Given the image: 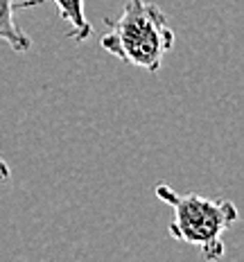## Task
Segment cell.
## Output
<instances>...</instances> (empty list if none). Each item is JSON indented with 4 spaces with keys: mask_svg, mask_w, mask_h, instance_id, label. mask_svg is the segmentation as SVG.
<instances>
[{
    "mask_svg": "<svg viewBox=\"0 0 244 262\" xmlns=\"http://www.w3.org/2000/svg\"><path fill=\"white\" fill-rule=\"evenodd\" d=\"M108 25L111 30L100 39L102 50L149 73H159L163 57L174 48V30L156 3L127 0L120 18Z\"/></svg>",
    "mask_w": 244,
    "mask_h": 262,
    "instance_id": "1",
    "label": "cell"
},
{
    "mask_svg": "<svg viewBox=\"0 0 244 262\" xmlns=\"http://www.w3.org/2000/svg\"><path fill=\"white\" fill-rule=\"evenodd\" d=\"M156 196L172 208L170 237L202 251L204 260L215 262L224 255V235L237 222V208L231 199H210L197 192L176 194L167 183L154 188Z\"/></svg>",
    "mask_w": 244,
    "mask_h": 262,
    "instance_id": "2",
    "label": "cell"
},
{
    "mask_svg": "<svg viewBox=\"0 0 244 262\" xmlns=\"http://www.w3.org/2000/svg\"><path fill=\"white\" fill-rule=\"evenodd\" d=\"M43 0H0V41H5L14 52H27L32 39L16 25V12L41 5Z\"/></svg>",
    "mask_w": 244,
    "mask_h": 262,
    "instance_id": "3",
    "label": "cell"
},
{
    "mask_svg": "<svg viewBox=\"0 0 244 262\" xmlns=\"http://www.w3.org/2000/svg\"><path fill=\"white\" fill-rule=\"evenodd\" d=\"M54 5H57L59 18L70 23V27H73L68 32V36L75 43L81 46L93 36V25L84 14V0H54Z\"/></svg>",
    "mask_w": 244,
    "mask_h": 262,
    "instance_id": "4",
    "label": "cell"
},
{
    "mask_svg": "<svg viewBox=\"0 0 244 262\" xmlns=\"http://www.w3.org/2000/svg\"><path fill=\"white\" fill-rule=\"evenodd\" d=\"M9 177H12V170H9V165L0 158V181H9Z\"/></svg>",
    "mask_w": 244,
    "mask_h": 262,
    "instance_id": "5",
    "label": "cell"
}]
</instances>
